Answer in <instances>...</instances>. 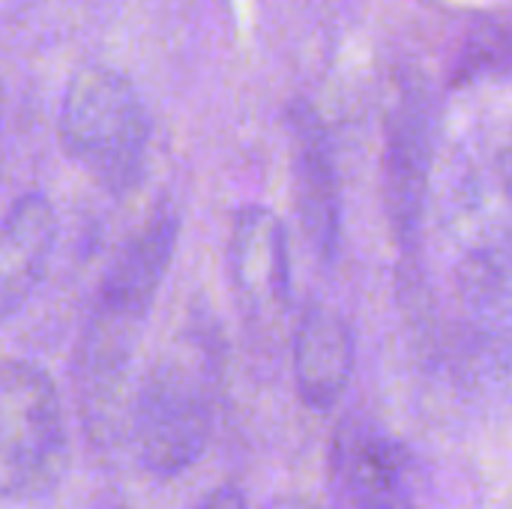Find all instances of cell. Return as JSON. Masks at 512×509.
<instances>
[{"instance_id": "obj_1", "label": "cell", "mask_w": 512, "mask_h": 509, "mask_svg": "<svg viewBox=\"0 0 512 509\" xmlns=\"http://www.w3.org/2000/svg\"><path fill=\"white\" fill-rule=\"evenodd\" d=\"M147 111L126 75L108 66L81 69L63 96L60 144L93 180L129 192L147 162Z\"/></svg>"}, {"instance_id": "obj_2", "label": "cell", "mask_w": 512, "mask_h": 509, "mask_svg": "<svg viewBox=\"0 0 512 509\" xmlns=\"http://www.w3.org/2000/svg\"><path fill=\"white\" fill-rule=\"evenodd\" d=\"M66 468L54 381L27 360H6L0 381V489L9 501L51 492Z\"/></svg>"}, {"instance_id": "obj_3", "label": "cell", "mask_w": 512, "mask_h": 509, "mask_svg": "<svg viewBox=\"0 0 512 509\" xmlns=\"http://www.w3.org/2000/svg\"><path fill=\"white\" fill-rule=\"evenodd\" d=\"M210 396L204 375L186 360H162L135 402V441L150 471L174 477L201 459L210 441Z\"/></svg>"}, {"instance_id": "obj_4", "label": "cell", "mask_w": 512, "mask_h": 509, "mask_svg": "<svg viewBox=\"0 0 512 509\" xmlns=\"http://www.w3.org/2000/svg\"><path fill=\"white\" fill-rule=\"evenodd\" d=\"M333 477L351 509H414L411 456L369 426H345L333 438Z\"/></svg>"}, {"instance_id": "obj_5", "label": "cell", "mask_w": 512, "mask_h": 509, "mask_svg": "<svg viewBox=\"0 0 512 509\" xmlns=\"http://www.w3.org/2000/svg\"><path fill=\"white\" fill-rule=\"evenodd\" d=\"M180 219L162 204L150 213V219L123 243L117 258L102 276L96 309L114 315L120 321L144 324L162 279L168 276L174 249H177Z\"/></svg>"}, {"instance_id": "obj_6", "label": "cell", "mask_w": 512, "mask_h": 509, "mask_svg": "<svg viewBox=\"0 0 512 509\" xmlns=\"http://www.w3.org/2000/svg\"><path fill=\"white\" fill-rule=\"evenodd\" d=\"M354 372V336L345 318L309 303L294 330V381L300 399L315 411H330L348 390Z\"/></svg>"}, {"instance_id": "obj_7", "label": "cell", "mask_w": 512, "mask_h": 509, "mask_svg": "<svg viewBox=\"0 0 512 509\" xmlns=\"http://www.w3.org/2000/svg\"><path fill=\"white\" fill-rule=\"evenodd\" d=\"M231 276L258 309H282L291 294V255L273 210L243 207L231 225Z\"/></svg>"}, {"instance_id": "obj_8", "label": "cell", "mask_w": 512, "mask_h": 509, "mask_svg": "<svg viewBox=\"0 0 512 509\" xmlns=\"http://www.w3.org/2000/svg\"><path fill=\"white\" fill-rule=\"evenodd\" d=\"M54 210L39 192L12 201L0 237V309L12 318L36 291L54 249Z\"/></svg>"}, {"instance_id": "obj_9", "label": "cell", "mask_w": 512, "mask_h": 509, "mask_svg": "<svg viewBox=\"0 0 512 509\" xmlns=\"http://www.w3.org/2000/svg\"><path fill=\"white\" fill-rule=\"evenodd\" d=\"M294 192L300 228L321 258H333L342 231L339 180L327 144L312 120L294 126Z\"/></svg>"}, {"instance_id": "obj_10", "label": "cell", "mask_w": 512, "mask_h": 509, "mask_svg": "<svg viewBox=\"0 0 512 509\" xmlns=\"http://www.w3.org/2000/svg\"><path fill=\"white\" fill-rule=\"evenodd\" d=\"M465 309L489 330L512 333V222L489 231L459 267Z\"/></svg>"}, {"instance_id": "obj_11", "label": "cell", "mask_w": 512, "mask_h": 509, "mask_svg": "<svg viewBox=\"0 0 512 509\" xmlns=\"http://www.w3.org/2000/svg\"><path fill=\"white\" fill-rule=\"evenodd\" d=\"M405 138H408V159H411V156L417 153V147H423V135L417 132V126H408V129H405ZM414 177H417V168H414L411 162H402V165H396V171H393V192H396V198L402 201V210H408V195H405V192H411Z\"/></svg>"}, {"instance_id": "obj_12", "label": "cell", "mask_w": 512, "mask_h": 509, "mask_svg": "<svg viewBox=\"0 0 512 509\" xmlns=\"http://www.w3.org/2000/svg\"><path fill=\"white\" fill-rule=\"evenodd\" d=\"M195 509H246V501H243V495L237 489L222 486V489L210 492Z\"/></svg>"}]
</instances>
